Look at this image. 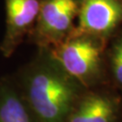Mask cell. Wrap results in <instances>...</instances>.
I'll return each mask as SVG.
<instances>
[{
    "label": "cell",
    "mask_w": 122,
    "mask_h": 122,
    "mask_svg": "<svg viewBox=\"0 0 122 122\" xmlns=\"http://www.w3.org/2000/svg\"><path fill=\"white\" fill-rule=\"evenodd\" d=\"M37 122H64L86 88L52 56L48 48L13 75Z\"/></svg>",
    "instance_id": "1"
},
{
    "label": "cell",
    "mask_w": 122,
    "mask_h": 122,
    "mask_svg": "<svg viewBox=\"0 0 122 122\" xmlns=\"http://www.w3.org/2000/svg\"><path fill=\"white\" fill-rule=\"evenodd\" d=\"M107 39L73 31L62 43L50 48L63 69L86 89L99 87L103 78Z\"/></svg>",
    "instance_id": "2"
},
{
    "label": "cell",
    "mask_w": 122,
    "mask_h": 122,
    "mask_svg": "<svg viewBox=\"0 0 122 122\" xmlns=\"http://www.w3.org/2000/svg\"><path fill=\"white\" fill-rule=\"evenodd\" d=\"M80 0H40L35 25L28 36L37 48H52L65 41L76 28Z\"/></svg>",
    "instance_id": "3"
},
{
    "label": "cell",
    "mask_w": 122,
    "mask_h": 122,
    "mask_svg": "<svg viewBox=\"0 0 122 122\" xmlns=\"http://www.w3.org/2000/svg\"><path fill=\"white\" fill-rule=\"evenodd\" d=\"M64 122H122L121 98L107 89H87Z\"/></svg>",
    "instance_id": "4"
},
{
    "label": "cell",
    "mask_w": 122,
    "mask_h": 122,
    "mask_svg": "<svg viewBox=\"0 0 122 122\" xmlns=\"http://www.w3.org/2000/svg\"><path fill=\"white\" fill-rule=\"evenodd\" d=\"M5 30L0 43V52L5 58L13 55L35 25L40 0H5Z\"/></svg>",
    "instance_id": "5"
},
{
    "label": "cell",
    "mask_w": 122,
    "mask_h": 122,
    "mask_svg": "<svg viewBox=\"0 0 122 122\" xmlns=\"http://www.w3.org/2000/svg\"><path fill=\"white\" fill-rule=\"evenodd\" d=\"M75 31L108 40L122 24V0H80Z\"/></svg>",
    "instance_id": "6"
},
{
    "label": "cell",
    "mask_w": 122,
    "mask_h": 122,
    "mask_svg": "<svg viewBox=\"0 0 122 122\" xmlns=\"http://www.w3.org/2000/svg\"><path fill=\"white\" fill-rule=\"evenodd\" d=\"M0 122H37L13 75L0 77Z\"/></svg>",
    "instance_id": "7"
},
{
    "label": "cell",
    "mask_w": 122,
    "mask_h": 122,
    "mask_svg": "<svg viewBox=\"0 0 122 122\" xmlns=\"http://www.w3.org/2000/svg\"><path fill=\"white\" fill-rule=\"evenodd\" d=\"M110 63L116 84L118 87L122 88V49L118 41L114 44L111 51Z\"/></svg>",
    "instance_id": "8"
},
{
    "label": "cell",
    "mask_w": 122,
    "mask_h": 122,
    "mask_svg": "<svg viewBox=\"0 0 122 122\" xmlns=\"http://www.w3.org/2000/svg\"><path fill=\"white\" fill-rule=\"evenodd\" d=\"M118 42V44H119V45H120V47H121V49H122V35L118 38V40H117Z\"/></svg>",
    "instance_id": "9"
}]
</instances>
